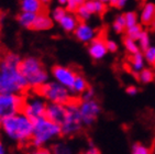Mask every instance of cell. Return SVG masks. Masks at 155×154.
I'll list each match as a JSON object with an SVG mask.
<instances>
[{
    "instance_id": "25",
    "label": "cell",
    "mask_w": 155,
    "mask_h": 154,
    "mask_svg": "<svg viewBox=\"0 0 155 154\" xmlns=\"http://www.w3.org/2000/svg\"><path fill=\"white\" fill-rule=\"evenodd\" d=\"M124 46L129 53L131 54H135L137 52H140L139 51V45L137 44V41L133 40V38H128V36L124 38Z\"/></svg>"
},
{
    "instance_id": "36",
    "label": "cell",
    "mask_w": 155,
    "mask_h": 154,
    "mask_svg": "<svg viewBox=\"0 0 155 154\" xmlns=\"http://www.w3.org/2000/svg\"><path fill=\"white\" fill-rule=\"evenodd\" d=\"M127 1H128V0H111L110 3L112 6L117 7V8H122Z\"/></svg>"
},
{
    "instance_id": "31",
    "label": "cell",
    "mask_w": 155,
    "mask_h": 154,
    "mask_svg": "<svg viewBox=\"0 0 155 154\" xmlns=\"http://www.w3.org/2000/svg\"><path fill=\"white\" fill-rule=\"evenodd\" d=\"M75 12H76V15H77V18L81 19V20H88V19L90 18V15H91V13L88 11V9L86 8L85 5L79 7Z\"/></svg>"
},
{
    "instance_id": "38",
    "label": "cell",
    "mask_w": 155,
    "mask_h": 154,
    "mask_svg": "<svg viewBox=\"0 0 155 154\" xmlns=\"http://www.w3.org/2000/svg\"><path fill=\"white\" fill-rule=\"evenodd\" d=\"M31 154H52V153L48 150H46V149H38L35 151H33Z\"/></svg>"
},
{
    "instance_id": "41",
    "label": "cell",
    "mask_w": 155,
    "mask_h": 154,
    "mask_svg": "<svg viewBox=\"0 0 155 154\" xmlns=\"http://www.w3.org/2000/svg\"><path fill=\"white\" fill-rule=\"evenodd\" d=\"M57 1L60 2V5H65V6H66V3H67V1H68V0H57Z\"/></svg>"
},
{
    "instance_id": "8",
    "label": "cell",
    "mask_w": 155,
    "mask_h": 154,
    "mask_svg": "<svg viewBox=\"0 0 155 154\" xmlns=\"http://www.w3.org/2000/svg\"><path fill=\"white\" fill-rule=\"evenodd\" d=\"M46 106L48 105L45 104V101L39 96H29L28 98L23 99L21 111L32 121H35L42 117H45Z\"/></svg>"
},
{
    "instance_id": "42",
    "label": "cell",
    "mask_w": 155,
    "mask_h": 154,
    "mask_svg": "<svg viewBox=\"0 0 155 154\" xmlns=\"http://www.w3.org/2000/svg\"><path fill=\"white\" fill-rule=\"evenodd\" d=\"M99 1H101V2H104V3H110L111 0H99Z\"/></svg>"
},
{
    "instance_id": "13",
    "label": "cell",
    "mask_w": 155,
    "mask_h": 154,
    "mask_svg": "<svg viewBox=\"0 0 155 154\" xmlns=\"http://www.w3.org/2000/svg\"><path fill=\"white\" fill-rule=\"evenodd\" d=\"M75 35L81 42H91L96 38V31L93 27L87 23H78L77 28L75 29Z\"/></svg>"
},
{
    "instance_id": "43",
    "label": "cell",
    "mask_w": 155,
    "mask_h": 154,
    "mask_svg": "<svg viewBox=\"0 0 155 154\" xmlns=\"http://www.w3.org/2000/svg\"><path fill=\"white\" fill-rule=\"evenodd\" d=\"M42 1V3H48V2H50V0H41Z\"/></svg>"
},
{
    "instance_id": "16",
    "label": "cell",
    "mask_w": 155,
    "mask_h": 154,
    "mask_svg": "<svg viewBox=\"0 0 155 154\" xmlns=\"http://www.w3.org/2000/svg\"><path fill=\"white\" fill-rule=\"evenodd\" d=\"M155 17V5L147 2L144 5L143 9L141 11V21L144 24L152 23Z\"/></svg>"
},
{
    "instance_id": "22",
    "label": "cell",
    "mask_w": 155,
    "mask_h": 154,
    "mask_svg": "<svg viewBox=\"0 0 155 154\" xmlns=\"http://www.w3.org/2000/svg\"><path fill=\"white\" fill-rule=\"evenodd\" d=\"M52 154H73L72 148L64 142L56 143L52 149Z\"/></svg>"
},
{
    "instance_id": "1",
    "label": "cell",
    "mask_w": 155,
    "mask_h": 154,
    "mask_svg": "<svg viewBox=\"0 0 155 154\" xmlns=\"http://www.w3.org/2000/svg\"><path fill=\"white\" fill-rule=\"evenodd\" d=\"M20 63L21 59L15 53L6 54L0 59V94H21L27 89Z\"/></svg>"
},
{
    "instance_id": "17",
    "label": "cell",
    "mask_w": 155,
    "mask_h": 154,
    "mask_svg": "<svg viewBox=\"0 0 155 154\" xmlns=\"http://www.w3.org/2000/svg\"><path fill=\"white\" fill-rule=\"evenodd\" d=\"M60 24L66 32H73L78 25V18L72 13H66L64 18L60 21Z\"/></svg>"
},
{
    "instance_id": "27",
    "label": "cell",
    "mask_w": 155,
    "mask_h": 154,
    "mask_svg": "<svg viewBox=\"0 0 155 154\" xmlns=\"http://www.w3.org/2000/svg\"><path fill=\"white\" fill-rule=\"evenodd\" d=\"M127 29V25H125V20H124V15H119L117 17L116 20L114 22V30L116 32H122L123 30Z\"/></svg>"
},
{
    "instance_id": "15",
    "label": "cell",
    "mask_w": 155,
    "mask_h": 154,
    "mask_svg": "<svg viewBox=\"0 0 155 154\" xmlns=\"http://www.w3.org/2000/svg\"><path fill=\"white\" fill-rule=\"evenodd\" d=\"M42 3L41 0H22L21 2V9L24 12H31V13H41L42 10Z\"/></svg>"
},
{
    "instance_id": "26",
    "label": "cell",
    "mask_w": 155,
    "mask_h": 154,
    "mask_svg": "<svg viewBox=\"0 0 155 154\" xmlns=\"http://www.w3.org/2000/svg\"><path fill=\"white\" fill-rule=\"evenodd\" d=\"M139 44H140V48L142 49V50H146V49L149 48V46H151V38H150V35L149 33L145 32V31H143L142 32V34H141V36L139 38Z\"/></svg>"
},
{
    "instance_id": "32",
    "label": "cell",
    "mask_w": 155,
    "mask_h": 154,
    "mask_svg": "<svg viewBox=\"0 0 155 154\" xmlns=\"http://www.w3.org/2000/svg\"><path fill=\"white\" fill-rule=\"evenodd\" d=\"M132 154H151V151L145 145L141 144V143H137L132 148Z\"/></svg>"
},
{
    "instance_id": "20",
    "label": "cell",
    "mask_w": 155,
    "mask_h": 154,
    "mask_svg": "<svg viewBox=\"0 0 155 154\" xmlns=\"http://www.w3.org/2000/svg\"><path fill=\"white\" fill-rule=\"evenodd\" d=\"M35 18H36L35 13L22 11L20 13V15L18 17V21L23 28H32L33 23H34V21H35Z\"/></svg>"
},
{
    "instance_id": "19",
    "label": "cell",
    "mask_w": 155,
    "mask_h": 154,
    "mask_svg": "<svg viewBox=\"0 0 155 154\" xmlns=\"http://www.w3.org/2000/svg\"><path fill=\"white\" fill-rule=\"evenodd\" d=\"M84 5L86 6V8L91 15H94V13L101 15L106 11V3L101 2L99 0H88Z\"/></svg>"
},
{
    "instance_id": "29",
    "label": "cell",
    "mask_w": 155,
    "mask_h": 154,
    "mask_svg": "<svg viewBox=\"0 0 155 154\" xmlns=\"http://www.w3.org/2000/svg\"><path fill=\"white\" fill-rule=\"evenodd\" d=\"M124 20L127 28L133 27V25L137 24V17L134 12H127L124 15Z\"/></svg>"
},
{
    "instance_id": "39",
    "label": "cell",
    "mask_w": 155,
    "mask_h": 154,
    "mask_svg": "<svg viewBox=\"0 0 155 154\" xmlns=\"http://www.w3.org/2000/svg\"><path fill=\"white\" fill-rule=\"evenodd\" d=\"M84 154H100V153H99V151L97 150V149L94 148V146H91V148L88 149V150H87Z\"/></svg>"
},
{
    "instance_id": "14",
    "label": "cell",
    "mask_w": 155,
    "mask_h": 154,
    "mask_svg": "<svg viewBox=\"0 0 155 154\" xmlns=\"http://www.w3.org/2000/svg\"><path fill=\"white\" fill-rule=\"evenodd\" d=\"M52 25H53V22H52V19L48 17V15H44V13H38L36 15V18L34 23H33L32 29L34 30H48L51 29Z\"/></svg>"
},
{
    "instance_id": "2",
    "label": "cell",
    "mask_w": 155,
    "mask_h": 154,
    "mask_svg": "<svg viewBox=\"0 0 155 154\" xmlns=\"http://www.w3.org/2000/svg\"><path fill=\"white\" fill-rule=\"evenodd\" d=\"M0 127L6 136L19 143H25L32 138L33 121L22 111L2 120Z\"/></svg>"
},
{
    "instance_id": "23",
    "label": "cell",
    "mask_w": 155,
    "mask_h": 154,
    "mask_svg": "<svg viewBox=\"0 0 155 154\" xmlns=\"http://www.w3.org/2000/svg\"><path fill=\"white\" fill-rule=\"evenodd\" d=\"M142 32H143V30H142L141 25H139V24H135L133 27L127 28V36L130 38H133L135 41L139 40V38L141 36Z\"/></svg>"
},
{
    "instance_id": "24",
    "label": "cell",
    "mask_w": 155,
    "mask_h": 154,
    "mask_svg": "<svg viewBox=\"0 0 155 154\" xmlns=\"http://www.w3.org/2000/svg\"><path fill=\"white\" fill-rule=\"evenodd\" d=\"M139 79L144 84L151 83L154 79V73L151 69H149V68H143L139 73Z\"/></svg>"
},
{
    "instance_id": "28",
    "label": "cell",
    "mask_w": 155,
    "mask_h": 154,
    "mask_svg": "<svg viewBox=\"0 0 155 154\" xmlns=\"http://www.w3.org/2000/svg\"><path fill=\"white\" fill-rule=\"evenodd\" d=\"M144 59L150 64H155V46H149L144 50Z\"/></svg>"
},
{
    "instance_id": "4",
    "label": "cell",
    "mask_w": 155,
    "mask_h": 154,
    "mask_svg": "<svg viewBox=\"0 0 155 154\" xmlns=\"http://www.w3.org/2000/svg\"><path fill=\"white\" fill-rule=\"evenodd\" d=\"M20 72L27 82L28 86L35 89L48 82V74L42 67L40 61L35 57H28L21 61Z\"/></svg>"
},
{
    "instance_id": "6",
    "label": "cell",
    "mask_w": 155,
    "mask_h": 154,
    "mask_svg": "<svg viewBox=\"0 0 155 154\" xmlns=\"http://www.w3.org/2000/svg\"><path fill=\"white\" fill-rule=\"evenodd\" d=\"M81 126L83 121L78 110V102L73 99L71 102L66 104L65 118L61 123V130L65 136H73L81 130Z\"/></svg>"
},
{
    "instance_id": "37",
    "label": "cell",
    "mask_w": 155,
    "mask_h": 154,
    "mask_svg": "<svg viewBox=\"0 0 155 154\" xmlns=\"http://www.w3.org/2000/svg\"><path fill=\"white\" fill-rule=\"evenodd\" d=\"M127 92H128L129 95H131V96H134L137 94V88L134 86H129L128 89H127Z\"/></svg>"
},
{
    "instance_id": "21",
    "label": "cell",
    "mask_w": 155,
    "mask_h": 154,
    "mask_svg": "<svg viewBox=\"0 0 155 154\" xmlns=\"http://www.w3.org/2000/svg\"><path fill=\"white\" fill-rule=\"evenodd\" d=\"M87 89H88V85H87V82L85 80V78L79 76V75H76L71 90L75 94H84Z\"/></svg>"
},
{
    "instance_id": "5",
    "label": "cell",
    "mask_w": 155,
    "mask_h": 154,
    "mask_svg": "<svg viewBox=\"0 0 155 154\" xmlns=\"http://www.w3.org/2000/svg\"><path fill=\"white\" fill-rule=\"evenodd\" d=\"M35 90L36 94H39L41 97H44L48 101L55 104L66 105L73 100V98L69 95L68 88H66L57 82H52V83L46 82Z\"/></svg>"
},
{
    "instance_id": "30",
    "label": "cell",
    "mask_w": 155,
    "mask_h": 154,
    "mask_svg": "<svg viewBox=\"0 0 155 154\" xmlns=\"http://www.w3.org/2000/svg\"><path fill=\"white\" fill-rule=\"evenodd\" d=\"M85 2H86V0H68L67 3H66V8H67L68 11L75 12Z\"/></svg>"
},
{
    "instance_id": "12",
    "label": "cell",
    "mask_w": 155,
    "mask_h": 154,
    "mask_svg": "<svg viewBox=\"0 0 155 154\" xmlns=\"http://www.w3.org/2000/svg\"><path fill=\"white\" fill-rule=\"evenodd\" d=\"M108 50L106 46V41L104 38L98 36L95 38L90 42L89 45V54L94 59H101L107 54Z\"/></svg>"
},
{
    "instance_id": "34",
    "label": "cell",
    "mask_w": 155,
    "mask_h": 154,
    "mask_svg": "<svg viewBox=\"0 0 155 154\" xmlns=\"http://www.w3.org/2000/svg\"><path fill=\"white\" fill-rule=\"evenodd\" d=\"M106 46H107V50L109 52H116L117 49H118V45L114 41H111V40H108L106 41Z\"/></svg>"
},
{
    "instance_id": "44",
    "label": "cell",
    "mask_w": 155,
    "mask_h": 154,
    "mask_svg": "<svg viewBox=\"0 0 155 154\" xmlns=\"http://www.w3.org/2000/svg\"><path fill=\"white\" fill-rule=\"evenodd\" d=\"M153 22H154V24H155V17H154V20H153Z\"/></svg>"
},
{
    "instance_id": "7",
    "label": "cell",
    "mask_w": 155,
    "mask_h": 154,
    "mask_svg": "<svg viewBox=\"0 0 155 154\" xmlns=\"http://www.w3.org/2000/svg\"><path fill=\"white\" fill-rule=\"evenodd\" d=\"M23 98L18 94H0V122L22 110Z\"/></svg>"
},
{
    "instance_id": "10",
    "label": "cell",
    "mask_w": 155,
    "mask_h": 154,
    "mask_svg": "<svg viewBox=\"0 0 155 154\" xmlns=\"http://www.w3.org/2000/svg\"><path fill=\"white\" fill-rule=\"evenodd\" d=\"M53 76L57 83L62 84L66 88H72L74 84L76 74L71 68L64 67V66H56L53 68Z\"/></svg>"
},
{
    "instance_id": "3",
    "label": "cell",
    "mask_w": 155,
    "mask_h": 154,
    "mask_svg": "<svg viewBox=\"0 0 155 154\" xmlns=\"http://www.w3.org/2000/svg\"><path fill=\"white\" fill-rule=\"evenodd\" d=\"M61 133H62V130L60 125L53 122L46 117H42L33 121V132L31 141L36 148H41L48 142L57 138Z\"/></svg>"
},
{
    "instance_id": "18",
    "label": "cell",
    "mask_w": 155,
    "mask_h": 154,
    "mask_svg": "<svg viewBox=\"0 0 155 154\" xmlns=\"http://www.w3.org/2000/svg\"><path fill=\"white\" fill-rule=\"evenodd\" d=\"M144 56L143 54L140 53V52H137L135 54H132L131 59H130V69H131L133 73L135 74H139L142 69L144 68Z\"/></svg>"
},
{
    "instance_id": "11",
    "label": "cell",
    "mask_w": 155,
    "mask_h": 154,
    "mask_svg": "<svg viewBox=\"0 0 155 154\" xmlns=\"http://www.w3.org/2000/svg\"><path fill=\"white\" fill-rule=\"evenodd\" d=\"M65 113H66V105L51 102L50 105L46 106L45 117L61 126V123H62L64 118H65Z\"/></svg>"
},
{
    "instance_id": "33",
    "label": "cell",
    "mask_w": 155,
    "mask_h": 154,
    "mask_svg": "<svg viewBox=\"0 0 155 154\" xmlns=\"http://www.w3.org/2000/svg\"><path fill=\"white\" fill-rule=\"evenodd\" d=\"M66 13H67V12H66V10L64 9V8H62V7L55 8V9H54V11H53V19L55 21H57V22H60V21L64 18V15H65Z\"/></svg>"
},
{
    "instance_id": "40",
    "label": "cell",
    "mask_w": 155,
    "mask_h": 154,
    "mask_svg": "<svg viewBox=\"0 0 155 154\" xmlns=\"http://www.w3.org/2000/svg\"><path fill=\"white\" fill-rule=\"evenodd\" d=\"M0 154H6V149L1 141H0Z\"/></svg>"
},
{
    "instance_id": "35",
    "label": "cell",
    "mask_w": 155,
    "mask_h": 154,
    "mask_svg": "<svg viewBox=\"0 0 155 154\" xmlns=\"http://www.w3.org/2000/svg\"><path fill=\"white\" fill-rule=\"evenodd\" d=\"M89 99H94V90L93 89L88 88L86 92H84L83 100H89Z\"/></svg>"
},
{
    "instance_id": "9",
    "label": "cell",
    "mask_w": 155,
    "mask_h": 154,
    "mask_svg": "<svg viewBox=\"0 0 155 154\" xmlns=\"http://www.w3.org/2000/svg\"><path fill=\"white\" fill-rule=\"evenodd\" d=\"M78 110H79L83 125L90 126L98 118L100 113V106L95 99L83 100L81 104H78Z\"/></svg>"
}]
</instances>
